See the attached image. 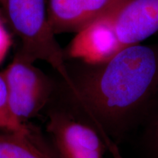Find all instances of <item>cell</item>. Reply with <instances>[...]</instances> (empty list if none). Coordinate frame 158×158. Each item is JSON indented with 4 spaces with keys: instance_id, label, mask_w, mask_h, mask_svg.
<instances>
[{
    "instance_id": "1",
    "label": "cell",
    "mask_w": 158,
    "mask_h": 158,
    "mask_svg": "<svg viewBox=\"0 0 158 158\" xmlns=\"http://www.w3.org/2000/svg\"><path fill=\"white\" fill-rule=\"evenodd\" d=\"M70 75L72 107L99 130L108 150L143 122L158 94V48L124 47Z\"/></svg>"
},
{
    "instance_id": "2",
    "label": "cell",
    "mask_w": 158,
    "mask_h": 158,
    "mask_svg": "<svg viewBox=\"0 0 158 158\" xmlns=\"http://www.w3.org/2000/svg\"><path fill=\"white\" fill-rule=\"evenodd\" d=\"M3 13L19 40L18 54L31 62L48 63L70 89L73 84L64 54L49 23L47 0H5Z\"/></svg>"
},
{
    "instance_id": "3",
    "label": "cell",
    "mask_w": 158,
    "mask_h": 158,
    "mask_svg": "<svg viewBox=\"0 0 158 158\" xmlns=\"http://www.w3.org/2000/svg\"><path fill=\"white\" fill-rule=\"evenodd\" d=\"M46 130L60 158H104L108 151L99 130L73 107L51 110Z\"/></svg>"
},
{
    "instance_id": "4",
    "label": "cell",
    "mask_w": 158,
    "mask_h": 158,
    "mask_svg": "<svg viewBox=\"0 0 158 158\" xmlns=\"http://www.w3.org/2000/svg\"><path fill=\"white\" fill-rule=\"evenodd\" d=\"M1 73L7 86L10 109L18 121L26 124L48 102L52 82L34 62L18 53Z\"/></svg>"
},
{
    "instance_id": "5",
    "label": "cell",
    "mask_w": 158,
    "mask_h": 158,
    "mask_svg": "<svg viewBox=\"0 0 158 158\" xmlns=\"http://www.w3.org/2000/svg\"><path fill=\"white\" fill-rule=\"evenodd\" d=\"M110 17L123 47L141 44L158 32V0H120Z\"/></svg>"
},
{
    "instance_id": "6",
    "label": "cell",
    "mask_w": 158,
    "mask_h": 158,
    "mask_svg": "<svg viewBox=\"0 0 158 158\" xmlns=\"http://www.w3.org/2000/svg\"><path fill=\"white\" fill-rule=\"evenodd\" d=\"M123 48L109 14L76 32L66 54L84 64H98L112 58Z\"/></svg>"
},
{
    "instance_id": "7",
    "label": "cell",
    "mask_w": 158,
    "mask_h": 158,
    "mask_svg": "<svg viewBox=\"0 0 158 158\" xmlns=\"http://www.w3.org/2000/svg\"><path fill=\"white\" fill-rule=\"evenodd\" d=\"M120 0H47L48 21L54 35L78 32L110 14Z\"/></svg>"
},
{
    "instance_id": "8",
    "label": "cell",
    "mask_w": 158,
    "mask_h": 158,
    "mask_svg": "<svg viewBox=\"0 0 158 158\" xmlns=\"http://www.w3.org/2000/svg\"><path fill=\"white\" fill-rule=\"evenodd\" d=\"M0 158H60L31 129L29 133L0 132Z\"/></svg>"
},
{
    "instance_id": "9",
    "label": "cell",
    "mask_w": 158,
    "mask_h": 158,
    "mask_svg": "<svg viewBox=\"0 0 158 158\" xmlns=\"http://www.w3.org/2000/svg\"><path fill=\"white\" fill-rule=\"evenodd\" d=\"M142 143L148 158H158V94L143 122Z\"/></svg>"
},
{
    "instance_id": "10",
    "label": "cell",
    "mask_w": 158,
    "mask_h": 158,
    "mask_svg": "<svg viewBox=\"0 0 158 158\" xmlns=\"http://www.w3.org/2000/svg\"><path fill=\"white\" fill-rule=\"evenodd\" d=\"M31 129L27 124L18 121L12 114L9 106L7 86L0 72V130L4 132L27 133Z\"/></svg>"
},
{
    "instance_id": "11",
    "label": "cell",
    "mask_w": 158,
    "mask_h": 158,
    "mask_svg": "<svg viewBox=\"0 0 158 158\" xmlns=\"http://www.w3.org/2000/svg\"><path fill=\"white\" fill-rule=\"evenodd\" d=\"M110 154H111L112 157L114 158H122L121 155H120L119 152H118V149H115L114 151L112 152H110Z\"/></svg>"
},
{
    "instance_id": "12",
    "label": "cell",
    "mask_w": 158,
    "mask_h": 158,
    "mask_svg": "<svg viewBox=\"0 0 158 158\" xmlns=\"http://www.w3.org/2000/svg\"><path fill=\"white\" fill-rule=\"evenodd\" d=\"M5 0H0V9H1L2 13H3V7H4V4H5ZM3 15H4V13H3Z\"/></svg>"
},
{
    "instance_id": "13",
    "label": "cell",
    "mask_w": 158,
    "mask_h": 158,
    "mask_svg": "<svg viewBox=\"0 0 158 158\" xmlns=\"http://www.w3.org/2000/svg\"><path fill=\"white\" fill-rule=\"evenodd\" d=\"M0 21H2V22L5 23V18H4V15L2 12L1 10V9H0Z\"/></svg>"
}]
</instances>
